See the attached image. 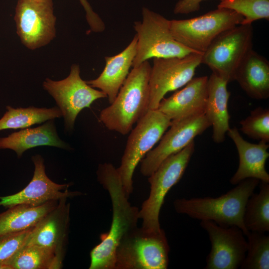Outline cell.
Segmentation results:
<instances>
[{
    "label": "cell",
    "instance_id": "9a60e30c",
    "mask_svg": "<svg viewBox=\"0 0 269 269\" xmlns=\"http://www.w3.org/2000/svg\"><path fill=\"white\" fill-rule=\"evenodd\" d=\"M34 165L33 177L28 184L18 192L0 197V206L8 208L20 204L38 206L47 202L59 201L64 198L81 195L79 191H70L71 183L60 184L52 181L47 176L44 159L39 154L31 157Z\"/></svg>",
    "mask_w": 269,
    "mask_h": 269
},
{
    "label": "cell",
    "instance_id": "7a4b0ae2",
    "mask_svg": "<svg viewBox=\"0 0 269 269\" xmlns=\"http://www.w3.org/2000/svg\"><path fill=\"white\" fill-rule=\"evenodd\" d=\"M259 182L256 178H247L226 194L216 198L177 199L173 202L174 208L178 213L195 219L211 220L221 226H236L246 236L249 231L243 221L245 208Z\"/></svg>",
    "mask_w": 269,
    "mask_h": 269
},
{
    "label": "cell",
    "instance_id": "83f0119b",
    "mask_svg": "<svg viewBox=\"0 0 269 269\" xmlns=\"http://www.w3.org/2000/svg\"><path fill=\"white\" fill-rule=\"evenodd\" d=\"M217 8L233 10L243 17L241 24H252L257 20H269V0H223Z\"/></svg>",
    "mask_w": 269,
    "mask_h": 269
},
{
    "label": "cell",
    "instance_id": "4fadbf2b",
    "mask_svg": "<svg viewBox=\"0 0 269 269\" xmlns=\"http://www.w3.org/2000/svg\"><path fill=\"white\" fill-rule=\"evenodd\" d=\"M210 126L205 114L171 121L169 130L163 135L158 145L141 160V173L149 176L163 160L183 149Z\"/></svg>",
    "mask_w": 269,
    "mask_h": 269
},
{
    "label": "cell",
    "instance_id": "5bb4252c",
    "mask_svg": "<svg viewBox=\"0 0 269 269\" xmlns=\"http://www.w3.org/2000/svg\"><path fill=\"white\" fill-rule=\"evenodd\" d=\"M200 226L208 233L211 245L204 269L240 268L247 250L243 231L236 226H221L211 220L201 221Z\"/></svg>",
    "mask_w": 269,
    "mask_h": 269
},
{
    "label": "cell",
    "instance_id": "44dd1931",
    "mask_svg": "<svg viewBox=\"0 0 269 269\" xmlns=\"http://www.w3.org/2000/svg\"><path fill=\"white\" fill-rule=\"evenodd\" d=\"M228 82L212 73L208 78V95L205 114L213 127L212 138L216 143L223 142L230 129L228 104L230 93Z\"/></svg>",
    "mask_w": 269,
    "mask_h": 269
},
{
    "label": "cell",
    "instance_id": "e0dca14e",
    "mask_svg": "<svg viewBox=\"0 0 269 269\" xmlns=\"http://www.w3.org/2000/svg\"><path fill=\"white\" fill-rule=\"evenodd\" d=\"M208 81L206 76L192 78L183 89L163 98L157 110L171 121L205 114Z\"/></svg>",
    "mask_w": 269,
    "mask_h": 269
},
{
    "label": "cell",
    "instance_id": "7402d4cb",
    "mask_svg": "<svg viewBox=\"0 0 269 269\" xmlns=\"http://www.w3.org/2000/svg\"><path fill=\"white\" fill-rule=\"evenodd\" d=\"M234 80L251 98L266 99L269 97V62L253 49L236 73Z\"/></svg>",
    "mask_w": 269,
    "mask_h": 269
},
{
    "label": "cell",
    "instance_id": "1f68e13d",
    "mask_svg": "<svg viewBox=\"0 0 269 269\" xmlns=\"http://www.w3.org/2000/svg\"><path fill=\"white\" fill-rule=\"evenodd\" d=\"M204 0H179L175 5L173 12L175 14H187L198 11L201 3Z\"/></svg>",
    "mask_w": 269,
    "mask_h": 269
},
{
    "label": "cell",
    "instance_id": "8992f818",
    "mask_svg": "<svg viewBox=\"0 0 269 269\" xmlns=\"http://www.w3.org/2000/svg\"><path fill=\"white\" fill-rule=\"evenodd\" d=\"M169 251L162 229L151 232L137 227L119 245L115 269H166Z\"/></svg>",
    "mask_w": 269,
    "mask_h": 269
},
{
    "label": "cell",
    "instance_id": "cb8c5ba5",
    "mask_svg": "<svg viewBox=\"0 0 269 269\" xmlns=\"http://www.w3.org/2000/svg\"><path fill=\"white\" fill-rule=\"evenodd\" d=\"M63 260L51 250L37 245H24L0 269H59Z\"/></svg>",
    "mask_w": 269,
    "mask_h": 269
},
{
    "label": "cell",
    "instance_id": "6da1fadb",
    "mask_svg": "<svg viewBox=\"0 0 269 269\" xmlns=\"http://www.w3.org/2000/svg\"><path fill=\"white\" fill-rule=\"evenodd\" d=\"M97 175L109 194L112 221L110 230L101 235V242L90 252L89 269H115L116 250L121 242L138 227L139 210L129 202L117 168L112 164H100Z\"/></svg>",
    "mask_w": 269,
    "mask_h": 269
},
{
    "label": "cell",
    "instance_id": "484cf974",
    "mask_svg": "<svg viewBox=\"0 0 269 269\" xmlns=\"http://www.w3.org/2000/svg\"><path fill=\"white\" fill-rule=\"evenodd\" d=\"M269 183L261 181L260 191L252 194L245 208L243 221L249 232L269 231Z\"/></svg>",
    "mask_w": 269,
    "mask_h": 269
},
{
    "label": "cell",
    "instance_id": "f1b7e54d",
    "mask_svg": "<svg viewBox=\"0 0 269 269\" xmlns=\"http://www.w3.org/2000/svg\"><path fill=\"white\" fill-rule=\"evenodd\" d=\"M241 130L249 137L259 141L269 142V110L258 107L240 122Z\"/></svg>",
    "mask_w": 269,
    "mask_h": 269
},
{
    "label": "cell",
    "instance_id": "ba28073f",
    "mask_svg": "<svg viewBox=\"0 0 269 269\" xmlns=\"http://www.w3.org/2000/svg\"><path fill=\"white\" fill-rule=\"evenodd\" d=\"M243 17L235 11L217 8L186 19L170 20L174 39L193 51L203 53L222 33L241 24Z\"/></svg>",
    "mask_w": 269,
    "mask_h": 269
},
{
    "label": "cell",
    "instance_id": "277c9868",
    "mask_svg": "<svg viewBox=\"0 0 269 269\" xmlns=\"http://www.w3.org/2000/svg\"><path fill=\"white\" fill-rule=\"evenodd\" d=\"M195 150L193 141L185 148L163 160L149 176L150 192L139 211L143 229L159 232V217L165 196L183 176Z\"/></svg>",
    "mask_w": 269,
    "mask_h": 269
},
{
    "label": "cell",
    "instance_id": "d6986e66",
    "mask_svg": "<svg viewBox=\"0 0 269 269\" xmlns=\"http://www.w3.org/2000/svg\"><path fill=\"white\" fill-rule=\"evenodd\" d=\"M137 37L135 35L131 42L120 53L105 57L106 65L102 72L95 79L86 81L94 88L105 93L111 104L127 79L135 56Z\"/></svg>",
    "mask_w": 269,
    "mask_h": 269
},
{
    "label": "cell",
    "instance_id": "2e32d148",
    "mask_svg": "<svg viewBox=\"0 0 269 269\" xmlns=\"http://www.w3.org/2000/svg\"><path fill=\"white\" fill-rule=\"evenodd\" d=\"M67 199L59 200L57 206L33 228L24 245L47 248L63 260L70 225V205Z\"/></svg>",
    "mask_w": 269,
    "mask_h": 269
},
{
    "label": "cell",
    "instance_id": "4316f807",
    "mask_svg": "<svg viewBox=\"0 0 269 269\" xmlns=\"http://www.w3.org/2000/svg\"><path fill=\"white\" fill-rule=\"evenodd\" d=\"M247 250L242 269H269V236L264 233L249 232Z\"/></svg>",
    "mask_w": 269,
    "mask_h": 269
},
{
    "label": "cell",
    "instance_id": "7c38bea8",
    "mask_svg": "<svg viewBox=\"0 0 269 269\" xmlns=\"http://www.w3.org/2000/svg\"><path fill=\"white\" fill-rule=\"evenodd\" d=\"M202 54L193 52L183 57L153 59L149 82V110L157 109L168 92L185 86L193 78Z\"/></svg>",
    "mask_w": 269,
    "mask_h": 269
},
{
    "label": "cell",
    "instance_id": "5b68a950",
    "mask_svg": "<svg viewBox=\"0 0 269 269\" xmlns=\"http://www.w3.org/2000/svg\"><path fill=\"white\" fill-rule=\"evenodd\" d=\"M142 20L134 22L137 47L132 67L149 59L183 57L198 52L185 47L173 37L170 20L147 7L142 9Z\"/></svg>",
    "mask_w": 269,
    "mask_h": 269
},
{
    "label": "cell",
    "instance_id": "8fae6325",
    "mask_svg": "<svg viewBox=\"0 0 269 269\" xmlns=\"http://www.w3.org/2000/svg\"><path fill=\"white\" fill-rule=\"evenodd\" d=\"M14 20L16 33L28 49L46 46L56 37L52 0H18Z\"/></svg>",
    "mask_w": 269,
    "mask_h": 269
},
{
    "label": "cell",
    "instance_id": "4dcf8cb0",
    "mask_svg": "<svg viewBox=\"0 0 269 269\" xmlns=\"http://www.w3.org/2000/svg\"><path fill=\"white\" fill-rule=\"evenodd\" d=\"M86 12V18L91 31L95 32H103L105 25L102 19L92 8L87 0H79Z\"/></svg>",
    "mask_w": 269,
    "mask_h": 269
},
{
    "label": "cell",
    "instance_id": "9c48e42d",
    "mask_svg": "<svg viewBox=\"0 0 269 269\" xmlns=\"http://www.w3.org/2000/svg\"><path fill=\"white\" fill-rule=\"evenodd\" d=\"M252 24H240L220 34L203 53L201 64L228 83L253 49Z\"/></svg>",
    "mask_w": 269,
    "mask_h": 269
},
{
    "label": "cell",
    "instance_id": "f546056e",
    "mask_svg": "<svg viewBox=\"0 0 269 269\" xmlns=\"http://www.w3.org/2000/svg\"><path fill=\"white\" fill-rule=\"evenodd\" d=\"M34 227L0 236V267L24 245Z\"/></svg>",
    "mask_w": 269,
    "mask_h": 269
},
{
    "label": "cell",
    "instance_id": "30bf717a",
    "mask_svg": "<svg viewBox=\"0 0 269 269\" xmlns=\"http://www.w3.org/2000/svg\"><path fill=\"white\" fill-rule=\"evenodd\" d=\"M42 85L55 100L64 118L65 130L69 132L73 130L76 118L83 109L90 107L98 99L107 97L81 78L80 67L76 64L72 65L65 79L54 81L46 78Z\"/></svg>",
    "mask_w": 269,
    "mask_h": 269
},
{
    "label": "cell",
    "instance_id": "ffe728a7",
    "mask_svg": "<svg viewBox=\"0 0 269 269\" xmlns=\"http://www.w3.org/2000/svg\"><path fill=\"white\" fill-rule=\"evenodd\" d=\"M44 145L65 149L70 148L59 137L53 120H48L38 127L23 129L0 137V149L12 150L19 158L29 149Z\"/></svg>",
    "mask_w": 269,
    "mask_h": 269
},
{
    "label": "cell",
    "instance_id": "ac0fdd59",
    "mask_svg": "<svg viewBox=\"0 0 269 269\" xmlns=\"http://www.w3.org/2000/svg\"><path fill=\"white\" fill-rule=\"evenodd\" d=\"M227 133L236 146L239 159L238 168L230 179V183L237 185L249 178L269 183V174L265 168L266 160L269 156V145L262 141L258 143L246 141L236 127L230 128Z\"/></svg>",
    "mask_w": 269,
    "mask_h": 269
},
{
    "label": "cell",
    "instance_id": "3957f363",
    "mask_svg": "<svg viewBox=\"0 0 269 269\" xmlns=\"http://www.w3.org/2000/svg\"><path fill=\"white\" fill-rule=\"evenodd\" d=\"M151 68L148 61L133 67L114 101L101 111L100 121L108 130L127 134L149 110Z\"/></svg>",
    "mask_w": 269,
    "mask_h": 269
},
{
    "label": "cell",
    "instance_id": "d4e9b609",
    "mask_svg": "<svg viewBox=\"0 0 269 269\" xmlns=\"http://www.w3.org/2000/svg\"><path fill=\"white\" fill-rule=\"evenodd\" d=\"M6 109L5 113L0 119V131L8 129H23L62 117L58 107L46 108L30 106L14 108L7 106Z\"/></svg>",
    "mask_w": 269,
    "mask_h": 269
},
{
    "label": "cell",
    "instance_id": "52a82bcc",
    "mask_svg": "<svg viewBox=\"0 0 269 269\" xmlns=\"http://www.w3.org/2000/svg\"><path fill=\"white\" fill-rule=\"evenodd\" d=\"M171 123L157 109L149 110L131 130L121 165L117 168L128 198L133 191V176L137 165L161 139Z\"/></svg>",
    "mask_w": 269,
    "mask_h": 269
},
{
    "label": "cell",
    "instance_id": "603a6c76",
    "mask_svg": "<svg viewBox=\"0 0 269 269\" xmlns=\"http://www.w3.org/2000/svg\"><path fill=\"white\" fill-rule=\"evenodd\" d=\"M58 203L53 200L38 206L20 204L8 208L0 213V236L35 227Z\"/></svg>",
    "mask_w": 269,
    "mask_h": 269
}]
</instances>
